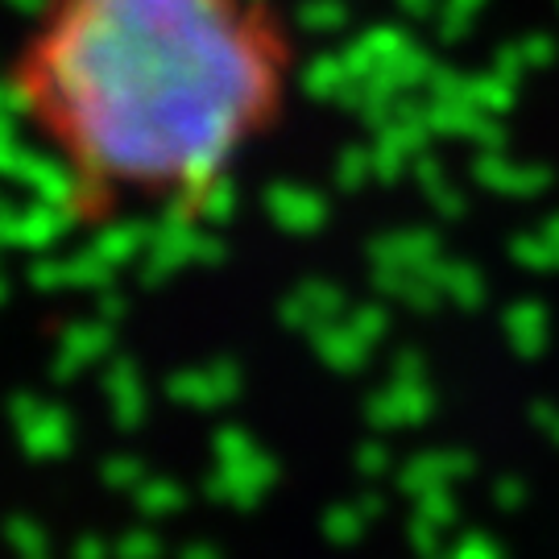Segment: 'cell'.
Segmentation results:
<instances>
[{"mask_svg": "<svg viewBox=\"0 0 559 559\" xmlns=\"http://www.w3.org/2000/svg\"><path fill=\"white\" fill-rule=\"evenodd\" d=\"M302 41L282 0H34L0 96L71 228L200 221L286 129Z\"/></svg>", "mask_w": 559, "mask_h": 559, "instance_id": "6da1fadb", "label": "cell"}]
</instances>
